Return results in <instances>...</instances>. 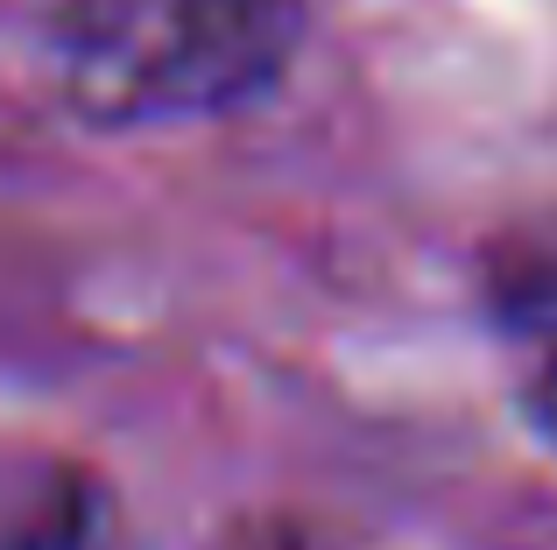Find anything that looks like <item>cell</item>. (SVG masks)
<instances>
[{
    "label": "cell",
    "mask_w": 557,
    "mask_h": 550,
    "mask_svg": "<svg viewBox=\"0 0 557 550\" xmlns=\"http://www.w3.org/2000/svg\"><path fill=\"white\" fill-rule=\"evenodd\" d=\"M304 42V0H36L57 99L99 127L212 121L261 99Z\"/></svg>",
    "instance_id": "obj_1"
},
{
    "label": "cell",
    "mask_w": 557,
    "mask_h": 550,
    "mask_svg": "<svg viewBox=\"0 0 557 550\" xmlns=\"http://www.w3.org/2000/svg\"><path fill=\"white\" fill-rule=\"evenodd\" d=\"M530 410H536V424L550 430V445H557V353L544 360V374H536V388H530Z\"/></svg>",
    "instance_id": "obj_2"
}]
</instances>
